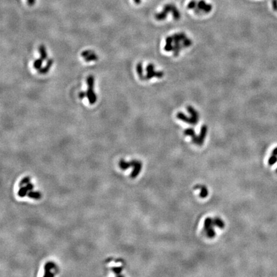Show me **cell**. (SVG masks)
Segmentation results:
<instances>
[{"label": "cell", "instance_id": "cell-1", "mask_svg": "<svg viewBox=\"0 0 277 277\" xmlns=\"http://www.w3.org/2000/svg\"><path fill=\"white\" fill-rule=\"evenodd\" d=\"M187 110L189 113L191 114V117L189 118V124H191L192 125H196L198 123L199 120V115L194 108L191 106L187 107Z\"/></svg>", "mask_w": 277, "mask_h": 277}, {"label": "cell", "instance_id": "cell-2", "mask_svg": "<svg viewBox=\"0 0 277 277\" xmlns=\"http://www.w3.org/2000/svg\"><path fill=\"white\" fill-rule=\"evenodd\" d=\"M86 97L89 100L90 105H94L97 100V96L94 90V87H88V89L86 91Z\"/></svg>", "mask_w": 277, "mask_h": 277}, {"label": "cell", "instance_id": "cell-3", "mask_svg": "<svg viewBox=\"0 0 277 277\" xmlns=\"http://www.w3.org/2000/svg\"><path fill=\"white\" fill-rule=\"evenodd\" d=\"M132 166L134 167V170H133L131 173V177L134 178L137 177L140 172H141L142 169V164L141 162H139V161L136 160L132 161Z\"/></svg>", "mask_w": 277, "mask_h": 277}, {"label": "cell", "instance_id": "cell-4", "mask_svg": "<svg viewBox=\"0 0 277 277\" xmlns=\"http://www.w3.org/2000/svg\"><path fill=\"white\" fill-rule=\"evenodd\" d=\"M199 135L198 136V145L199 146H202L203 145V142H204L205 139L207 136V127L205 125H203V127L201 128V131L200 133H199Z\"/></svg>", "mask_w": 277, "mask_h": 277}, {"label": "cell", "instance_id": "cell-5", "mask_svg": "<svg viewBox=\"0 0 277 277\" xmlns=\"http://www.w3.org/2000/svg\"><path fill=\"white\" fill-rule=\"evenodd\" d=\"M53 59H51V58L48 59V60L47 61L46 64V66H44V67L42 68L41 69L38 70V73H39V74H42V75L46 74V73H48V71H50V69L51 68V66H53Z\"/></svg>", "mask_w": 277, "mask_h": 277}, {"label": "cell", "instance_id": "cell-6", "mask_svg": "<svg viewBox=\"0 0 277 277\" xmlns=\"http://www.w3.org/2000/svg\"><path fill=\"white\" fill-rule=\"evenodd\" d=\"M198 6L199 9L202 10L203 11L205 12L206 13H208L209 12L211 11L212 9V6L210 5H207L206 3H205L203 1H199L198 3Z\"/></svg>", "mask_w": 277, "mask_h": 277}, {"label": "cell", "instance_id": "cell-7", "mask_svg": "<svg viewBox=\"0 0 277 277\" xmlns=\"http://www.w3.org/2000/svg\"><path fill=\"white\" fill-rule=\"evenodd\" d=\"M214 226V219L210 218V217H207L204 221V229L205 230V231L211 229Z\"/></svg>", "mask_w": 277, "mask_h": 277}, {"label": "cell", "instance_id": "cell-8", "mask_svg": "<svg viewBox=\"0 0 277 277\" xmlns=\"http://www.w3.org/2000/svg\"><path fill=\"white\" fill-rule=\"evenodd\" d=\"M38 52H39V54L41 56V58L43 59V61L47 60L48 59V53L46 52V50L45 46L44 45H41L39 48H38Z\"/></svg>", "mask_w": 277, "mask_h": 277}, {"label": "cell", "instance_id": "cell-9", "mask_svg": "<svg viewBox=\"0 0 277 277\" xmlns=\"http://www.w3.org/2000/svg\"><path fill=\"white\" fill-rule=\"evenodd\" d=\"M214 226L218 228L219 229H223L225 228V223L223 222V221L219 218V217H216V218L214 219Z\"/></svg>", "mask_w": 277, "mask_h": 277}, {"label": "cell", "instance_id": "cell-10", "mask_svg": "<svg viewBox=\"0 0 277 277\" xmlns=\"http://www.w3.org/2000/svg\"><path fill=\"white\" fill-rule=\"evenodd\" d=\"M43 60L41 58L36 59L33 62V68L36 70H39L42 68V65H43Z\"/></svg>", "mask_w": 277, "mask_h": 277}, {"label": "cell", "instance_id": "cell-11", "mask_svg": "<svg viewBox=\"0 0 277 277\" xmlns=\"http://www.w3.org/2000/svg\"><path fill=\"white\" fill-rule=\"evenodd\" d=\"M209 195V191L207 188L205 186H202L200 189V192H199V196L202 198H206Z\"/></svg>", "mask_w": 277, "mask_h": 277}, {"label": "cell", "instance_id": "cell-12", "mask_svg": "<svg viewBox=\"0 0 277 277\" xmlns=\"http://www.w3.org/2000/svg\"><path fill=\"white\" fill-rule=\"evenodd\" d=\"M120 166L122 169L125 170L128 169V168L130 167L131 166H132V162H125V161L123 160H121L120 162Z\"/></svg>", "mask_w": 277, "mask_h": 277}, {"label": "cell", "instance_id": "cell-13", "mask_svg": "<svg viewBox=\"0 0 277 277\" xmlns=\"http://www.w3.org/2000/svg\"><path fill=\"white\" fill-rule=\"evenodd\" d=\"M55 266L54 265V264H53V263H51V262H48V264H46L45 266L46 274H47L48 273H49L48 276H53V275L50 273V270L52 269L53 268H55Z\"/></svg>", "mask_w": 277, "mask_h": 277}, {"label": "cell", "instance_id": "cell-14", "mask_svg": "<svg viewBox=\"0 0 277 277\" xmlns=\"http://www.w3.org/2000/svg\"><path fill=\"white\" fill-rule=\"evenodd\" d=\"M84 59H85V62H91V61H97L98 59V55L94 53H91L90 55L87 56V57L84 58Z\"/></svg>", "mask_w": 277, "mask_h": 277}, {"label": "cell", "instance_id": "cell-15", "mask_svg": "<svg viewBox=\"0 0 277 277\" xmlns=\"http://www.w3.org/2000/svg\"><path fill=\"white\" fill-rule=\"evenodd\" d=\"M136 70H137V74L139 75V77H140V78H141V80H142L143 78V68H142V65L141 62L140 63H138L137 65V67H136Z\"/></svg>", "mask_w": 277, "mask_h": 277}, {"label": "cell", "instance_id": "cell-16", "mask_svg": "<svg viewBox=\"0 0 277 277\" xmlns=\"http://www.w3.org/2000/svg\"><path fill=\"white\" fill-rule=\"evenodd\" d=\"M206 234H207V236L209 239H213V238L216 235V231L213 229V227L211 228V229H209L208 230H207Z\"/></svg>", "mask_w": 277, "mask_h": 277}, {"label": "cell", "instance_id": "cell-17", "mask_svg": "<svg viewBox=\"0 0 277 277\" xmlns=\"http://www.w3.org/2000/svg\"><path fill=\"white\" fill-rule=\"evenodd\" d=\"M177 118L179 119V120L183 121L184 122H188V123H189V118H188L187 117V115H185L184 114H183L182 113H178L177 115Z\"/></svg>", "mask_w": 277, "mask_h": 277}, {"label": "cell", "instance_id": "cell-18", "mask_svg": "<svg viewBox=\"0 0 277 277\" xmlns=\"http://www.w3.org/2000/svg\"><path fill=\"white\" fill-rule=\"evenodd\" d=\"M87 84L88 87H94V77L92 75H90L87 78Z\"/></svg>", "mask_w": 277, "mask_h": 277}, {"label": "cell", "instance_id": "cell-19", "mask_svg": "<svg viewBox=\"0 0 277 277\" xmlns=\"http://www.w3.org/2000/svg\"><path fill=\"white\" fill-rule=\"evenodd\" d=\"M277 162V155L272 154L271 156L269 157L268 160V164L269 166H273Z\"/></svg>", "mask_w": 277, "mask_h": 277}, {"label": "cell", "instance_id": "cell-20", "mask_svg": "<svg viewBox=\"0 0 277 277\" xmlns=\"http://www.w3.org/2000/svg\"><path fill=\"white\" fill-rule=\"evenodd\" d=\"M28 196L29 198H33V199H39L41 198L40 193H38V192H37L31 191L28 194Z\"/></svg>", "mask_w": 277, "mask_h": 277}, {"label": "cell", "instance_id": "cell-21", "mask_svg": "<svg viewBox=\"0 0 277 277\" xmlns=\"http://www.w3.org/2000/svg\"><path fill=\"white\" fill-rule=\"evenodd\" d=\"M184 134L185 135H188V136H191V137H193L194 135H195V132L194 130L192 128H187L184 131Z\"/></svg>", "mask_w": 277, "mask_h": 277}, {"label": "cell", "instance_id": "cell-22", "mask_svg": "<svg viewBox=\"0 0 277 277\" xmlns=\"http://www.w3.org/2000/svg\"><path fill=\"white\" fill-rule=\"evenodd\" d=\"M28 189L26 187H21L20 189V190L19 191V192H18V195L19 196H21V197H24V196H26V193H27V192H28Z\"/></svg>", "mask_w": 277, "mask_h": 277}, {"label": "cell", "instance_id": "cell-23", "mask_svg": "<svg viewBox=\"0 0 277 277\" xmlns=\"http://www.w3.org/2000/svg\"><path fill=\"white\" fill-rule=\"evenodd\" d=\"M192 44V41L191 39H189V38H186L183 41V44H182V46L183 47H189Z\"/></svg>", "mask_w": 277, "mask_h": 277}, {"label": "cell", "instance_id": "cell-24", "mask_svg": "<svg viewBox=\"0 0 277 277\" xmlns=\"http://www.w3.org/2000/svg\"><path fill=\"white\" fill-rule=\"evenodd\" d=\"M94 53V52H93V51H92V50H85V51H83L82 52L81 56H82V57H83V58H85V57H87L88 55H90L91 53Z\"/></svg>", "mask_w": 277, "mask_h": 277}, {"label": "cell", "instance_id": "cell-25", "mask_svg": "<svg viewBox=\"0 0 277 277\" xmlns=\"http://www.w3.org/2000/svg\"><path fill=\"white\" fill-rule=\"evenodd\" d=\"M155 66H154L152 64H148V66H147V67H146V71L147 73H148V72H151V71H154V69H155Z\"/></svg>", "mask_w": 277, "mask_h": 277}, {"label": "cell", "instance_id": "cell-26", "mask_svg": "<svg viewBox=\"0 0 277 277\" xmlns=\"http://www.w3.org/2000/svg\"><path fill=\"white\" fill-rule=\"evenodd\" d=\"M29 181H30L29 178H28V177L24 178L23 179L21 180V182H20V185H26V184H28V183H29Z\"/></svg>", "mask_w": 277, "mask_h": 277}, {"label": "cell", "instance_id": "cell-27", "mask_svg": "<svg viewBox=\"0 0 277 277\" xmlns=\"http://www.w3.org/2000/svg\"><path fill=\"white\" fill-rule=\"evenodd\" d=\"M195 4H196V2L194 1H191L190 3H189L188 4V9H193L194 6H195Z\"/></svg>", "mask_w": 277, "mask_h": 277}, {"label": "cell", "instance_id": "cell-28", "mask_svg": "<svg viewBox=\"0 0 277 277\" xmlns=\"http://www.w3.org/2000/svg\"><path fill=\"white\" fill-rule=\"evenodd\" d=\"M78 96L80 98V99H83L84 98H85L86 96V92H83V91H82V92H80L78 94Z\"/></svg>", "mask_w": 277, "mask_h": 277}, {"label": "cell", "instance_id": "cell-29", "mask_svg": "<svg viewBox=\"0 0 277 277\" xmlns=\"http://www.w3.org/2000/svg\"><path fill=\"white\" fill-rule=\"evenodd\" d=\"M272 5L273 9L275 10H277V0H273Z\"/></svg>", "mask_w": 277, "mask_h": 277}, {"label": "cell", "instance_id": "cell-30", "mask_svg": "<svg viewBox=\"0 0 277 277\" xmlns=\"http://www.w3.org/2000/svg\"><path fill=\"white\" fill-rule=\"evenodd\" d=\"M26 187L27 188V189H28V191H31V190H32V189H33V185L31 184L28 183V184H26Z\"/></svg>", "mask_w": 277, "mask_h": 277}, {"label": "cell", "instance_id": "cell-31", "mask_svg": "<svg viewBox=\"0 0 277 277\" xmlns=\"http://www.w3.org/2000/svg\"><path fill=\"white\" fill-rule=\"evenodd\" d=\"M27 3L29 6H33L36 3V0H27Z\"/></svg>", "mask_w": 277, "mask_h": 277}, {"label": "cell", "instance_id": "cell-32", "mask_svg": "<svg viewBox=\"0 0 277 277\" xmlns=\"http://www.w3.org/2000/svg\"><path fill=\"white\" fill-rule=\"evenodd\" d=\"M272 154H273V155H277V147H276V148L273 150V152H272Z\"/></svg>", "mask_w": 277, "mask_h": 277}, {"label": "cell", "instance_id": "cell-33", "mask_svg": "<svg viewBox=\"0 0 277 277\" xmlns=\"http://www.w3.org/2000/svg\"><path fill=\"white\" fill-rule=\"evenodd\" d=\"M134 2L136 3V4H140L141 3V0H134Z\"/></svg>", "mask_w": 277, "mask_h": 277}, {"label": "cell", "instance_id": "cell-34", "mask_svg": "<svg viewBox=\"0 0 277 277\" xmlns=\"http://www.w3.org/2000/svg\"><path fill=\"white\" fill-rule=\"evenodd\" d=\"M276 173H277V169H276Z\"/></svg>", "mask_w": 277, "mask_h": 277}]
</instances>
